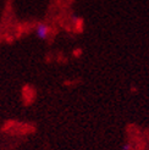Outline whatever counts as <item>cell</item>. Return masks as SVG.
Instances as JSON below:
<instances>
[{
  "instance_id": "cell-2",
  "label": "cell",
  "mask_w": 149,
  "mask_h": 150,
  "mask_svg": "<svg viewBox=\"0 0 149 150\" xmlns=\"http://www.w3.org/2000/svg\"><path fill=\"white\" fill-rule=\"evenodd\" d=\"M122 149H123V150H130V149H131V144L128 143V142H126V143L122 145Z\"/></svg>"
},
{
  "instance_id": "cell-1",
  "label": "cell",
  "mask_w": 149,
  "mask_h": 150,
  "mask_svg": "<svg viewBox=\"0 0 149 150\" xmlns=\"http://www.w3.org/2000/svg\"><path fill=\"white\" fill-rule=\"evenodd\" d=\"M49 26L45 25V23H38L35 26V29H34V33L35 35L38 37L39 39L42 40H45L48 38V35H49Z\"/></svg>"
}]
</instances>
